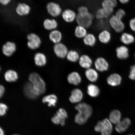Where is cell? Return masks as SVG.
<instances>
[{
  "instance_id": "25",
  "label": "cell",
  "mask_w": 135,
  "mask_h": 135,
  "mask_svg": "<svg viewBox=\"0 0 135 135\" xmlns=\"http://www.w3.org/2000/svg\"><path fill=\"white\" fill-rule=\"evenodd\" d=\"M23 90L25 95L29 98L35 99L37 97L34 92L33 84L30 82L25 84Z\"/></svg>"
},
{
  "instance_id": "33",
  "label": "cell",
  "mask_w": 135,
  "mask_h": 135,
  "mask_svg": "<svg viewBox=\"0 0 135 135\" xmlns=\"http://www.w3.org/2000/svg\"><path fill=\"white\" fill-rule=\"evenodd\" d=\"M5 80L8 82L16 81L18 79V75L17 73L13 70L7 71L4 75Z\"/></svg>"
},
{
  "instance_id": "22",
  "label": "cell",
  "mask_w": 135,
  "mask_h": 135,
  "mask_svg": "<svg viewBox=\"0 0 135 135\" xmlns=\"http://www.w3.org/2000/svg\"><path fill=\"white\" fill-rule=\"evenodd\" d=\"M120 40L124 45H129L134 43L135 38L134 35L131 33L124 32L121 35Z\"/></svg>"
},
{
  "instance_id": "27",
  "label": "cell",
  "mask_w": 135,
  "mask_h": 135,
  "mask_svg": "<svg viewBox=\"0 0 135 135\" xmlns=\"http://www.w3.org/2000/svg\"><path fill=\"white\" fill-rule=\"evenodd\" d=\"M85 75L88 80L91 82L96 81L98 78V74L97 72L92 68L87 69L85 72Z\"/></svg>"
},
{
  "instance_id": "46",
  "label": "cell",
  "mask_w": 135,
  "mask_h": 135,
  "mask_svg": "<svg viewBox=\"0 0 135 135\" xmlns=\"http://www.w3.org/2000/svg\"><path fill=\"white\" fill-rule=\"evenodd\" d=\"M0 70H1V68H0Z\"/></svg>"
},
{
  "instance_id": "14",
  "label": "cell",
  "mask_w": 135,
  "mask_h": 135,
  "mask_svg": "<svg viewBox=\"0 0 135 135\" xmlns=\"http://www.w3.org/2000/svg\"><path fill=\"white\" fill-rule=\"evenodd\" d=\"M94 65L97 70L100 72L107 70L109 67L108 63L105 59L99 57L96 60Z\"/></svg>"
},
{
  "instance_id": "24",
  "label": "cell",
  "mask_w": 135,
  "mask_h": 135,
  "mask_svg": "<svg viewBox=\"0 0 135 135\" xmlns=\"http://www.w3.org/2000/svg\"><path fill=\"white\" fill-rule=\"evenodd\" d=\"M43 26L45 29L52 31L56 29L58 26V23L54 19L47 18L44 21Z\"/></svg>"
},
{
  "instance_id": "18",
  "label": "cell",
  "mask_w": 135,
  "mask_h": 135,
  "mask_svg": "<svg viewBox=\"0 0 135 135\" xmlns=\"http://www.w3.org/2000/svg\"><path fill=\"white\" fill-rule=\"evenodd\" d=\"M107 83L112 86H116L120 85L122 81V78L117 74H112L108 78Z\"/></svg>"
},
{
  "instance_id": "32",
  "label": "cell",
  "mask_w": 135,
  "mask_h": 135,
  "mask_svg": "<svg viewBox=\"0 0 135 135\" xmlns=\"http://www.w3.org/2000/svg\"><path fill=\"white\" fill-rule=\"evenodd\" d=\"M87 33L86 28L78 25L76 27L75 30V35L77 38H83Z\"/></svg>"
},
{
  "instance_id": "11",
  "label": "cell",
  "mask_w": 135,
  "mask_h": 135,
  "mask_svg": "<svg viewBox=\"0 0 135 135\" xmlns=\"http://www.w3.org/2000/svg\"><path fill=\"white\" fill-rule=\"evenodd\" d=\"M114 11V9H107L102 7L99 8L96 12V18L99 20L106 19L112 16Z\"/></svg>"
},
{
  "instance_id": "4",
  "label": "cell",
  "mask_w": 135,
  "mask_h": 135,
  "mask_svg": "<svg viewBox=\"0 0 135 135\" xmlns=\"http://www.w3.org/2000/svg\"><path fill=\"white\" fill-rule=\"evenodd\" d=\"M109 23L111 27L118 33L122 32L125 28V25L122 20L113 15L109 18Z\"/></svg>"
},
{
  "instance_id": "28",
  "label": "cell",
  "mask_w": 135,
  "mask_h": 135,
  "mask_svg": "<svg viewBox=\"0 0 135 135\" xmlns=\"http://www.w3.org/2000/svg\"><path fill=\"white\" fill-rule=\"evenodd\" d=\"M84 45L87 46L92 47L95 45L97 38L94 35L91 33H88L83 38Z\"/></svg>"
},
{
  "instance_id": "47",
  "label": "cell",
  "mask_w": 135,
  "mask_h": 135,
  "mask_svg": "<svg viewBox=\"0 0 135 135\" xmlns=\"http://www.w3.org/2000/svg\"></svg>"
},
{
  "instance_id": "31",
  "label": "cell",
  "mask_w": 135,
  "mask_h": 135,
  "mask_svg": "<svg viewBox=\"0 0 135 135\" xmlns=\"http://www.w3.org/2000/svg\"><path fill=\"white\" fill-rule=\"evenodd\" d=\"M57 97L54 94H50L44 97L42 99V102L44 103H47L49 107L55 106L57 102Z\"/></svg>"
},
{
  "instance_id": "16",
  "label": "cell",
  "mask_w": 135,
  "mask_h": 135,
  "mask_svg": "<svg viewBox=\"0 0 135 135\" xmlns=\"http://www.w3.org/2000/svg\"><path fill=\"white\" fill-rule=\"evenodd\" d=\"M131 124V121L129 118H124L116 124L115 129L118 132L122 133L126 131Z\"/></svg>"
},
{
  "instance_id": "40",
  "label": "cell",
  "mask_w": 135,
  "mask_h": 135,
  "mask_svg": "<svg viewBox=\"0 0 135 135\" xmlns=\"http://www.w3.org/2000/svg\"><path fill=\"white\" fill-rule=\"evenodd\" d=\"M129 26L132 31L135 32V17L132 18L130 20Z\"/></svg>"
},
{
  "instance_id": "21",
  "label": "cell",
  "mask_w": 135,
  "mask_h": 135,
  "mask_svg": "<svg viewBox=\"0 0 135 135\" xmlns=\"http://www.w3.org/2000/svg\"><path fill=\"white\" fill-rule=\"evenodd\" d=\"M79 63L81 67L87 69L90 68L92 65V61L89 56L83 55L79 59Z\"/></svg>"
},
{
  "instance_id": "30",
  "label": "cell",
  "mask_w": 135,
  "mask_h": 135,
  "mask_svg": "<svg viewBox=\"0 0 135 135\" xmlns=\"http://www.w3.org/2000/svg\"><path fill=\"white\" fill-rule=\"evenodd\" d=\"M34 60L35 64L38 66H42L46 63V58L44 54L41 53H37L35 55Z\"/></svg>"
},
{
  "instance_id": "41",
  "label": "cell",
  "mask_w": 135,
  "mask_h": 135,
  "mask_svg": "<svg viewBox=\"0 0 135 135\" xmlns=\"http://www.w3.org/2000/svg\"><path fill=\"white\" fill-rule=\"evenodd\" d=\"M12 0H0V4L3 6H7L11 2Z\"/></svg>"
},
{
  "instance_id": "38",
  "label": "cell",
  "mask_w": 135,
  "mask_h": 135,
  "mask_svg": "<svg viewBox=\"0 0 135 135\" xmlns=\"http://www.w3.org/2000/svg\"><path fill=\"white\" fill-rule=\"evenodd\" d=\"M8 107L6 104L1 103H0V116L4 115L6 114Z\"/></svg>"
},
{
  "instance_id": "48",
  "label": "cell",
  "mask_w": 135,
  "mask_h": 135,
  "mask_svg": "<svg viewBox=\"0 0 135 135\" xmlns=\"http://www.w3.org/2000/svg\"></svg>"
},
{
  "instance_id": "12",
  "label": "cell",
  "mask_w": 135,
  "mask_h": 135,
  "mask_svg": "<svg viewBox=\"0 0 135 135\" xmlns=\"http://www.w3.org/2000/svg\"><path fill=\"white\" fill-rule=\"evenodd\" d=\"M62 18L67 23H71L75 21L77 14L75 11L70 9H66L62 12Z\"/></svg>"
},
{
  "instance_id": "35",
  "label": "cell",
  "mask_w": 135,
  "mask_h": 135,
  "mask_svg": "<svg viewBox=\"0 0 135 135\" xmlns=\"http://www.w3.org/2000/svg\"><path fill=\"white\" fill-rule=\"evenodd\" d=\"M66 57L69 61L73 62L77 61L80 58L78 53L76 51L74 50L69 51Z\"/></svg>"
},
{
  "instance_id": "9",
  "label": "cell",
  "mask_w": 135,
  "mask_h": 135,
  "mask_svg": "<svg viewBox=\"0 0 135 135\" xmlns=\"http://www.w3.org/2000/svg\"><path fill=\"white\" fill-rule=\"evenodd\" d=\"M54 51L57 57L62 59L66 57L69 51L66 46L61 42L55 44L54 46Z\"/></svg>"
},
{
  "instance_id": "15",
  "label": "cell",
  "mask_w": 135,
  "mask_h": 135,
  "mask_svg": "<svg viewBox=\"0 0 135 135\" xmlns=\"http://www.w3.org/2000/svg\"><path fill=\"white\" fill-rule=\"evenodd\" d=\"M83 97V93L79 89H75L73 90L69 100L72 103H76L80 102Z\"/></svg>"
},
{
  "instance_id": "23",
  "label": "cell",
  "mask_w": 135,
  "mask_h": 135,
  "mask_svg": "<svg viewBox=\"0 0 135 135\" xmlns=\"http://www.w3.org/2000/svg\"><path fill=\"white\" fill-rule=\"evenodd\" d=\"M111 38V34L109 30H104L101 31L98 35L99 40L101 43L107 44L110 41Z\"/></svg>"
},
{
  "instance_id": "20",
  "label": "cell",
  "mask_w": 135,
  "mask_h": 135,
  "mask_svg": "<svg viewBox=\"0 0 135 135\" xmlns=\"http://www.w3.org/2000/svg\"><path fill=\"white\" fill-rule=\"evenodd\" d=\"M62 37L63 36L61 32L56 29L51 31L49 35L50 40L55 44L60 43Z\"/></svg>"
},
{
  "instance_id": "29",
  "label": "cell",
  "mask_w": 135,
  "mask_h": 135,
  "mask_svg": "<svg viewBox=\"0 0 135 135\" xmlns=\"http://www.w3.org/2000/svg\"><path fill=\"white\" fill-rule=\"evenodd\" d=\"M87 93L91 97H98L100 93V90L97 85L93 84H89L87 87Z\"/></svg>"
},
{
  "instance_id": "10",
  "label": "cell",
  "mask_w": 135,
  "mask_h": 135,
  "mask_svg": "<svg viewBox=\"0 0 135 135\" xmlns=\"http://www.w3.org/2000/svg\"><path fill=\"white\" fill-rule=\"evenodd\" d=\"M16 46L14 42L8 41L3 45L2 51L3 54L6 56H11L16 51Z\"/></svg>"
},
{
  "instance_id": "37",
  "label": "cell",
  "mask_w": 135,
  "mask_h": 135,
  "mask_svg": "<svg viewBox=\"0 0 135 135\" xmlns=\"http://www.w3.org/2000/svg\"><path fill=\"white\" fill-rule=\"evenodd\" d=\"M126 13L125 11L122 8H119L116 12L115 15L117 17L122 20L124 17L126 16Z\"/></svg>"
},
{
  "instance_id": "44",
  "label": "cell",
  "mask_w": 135,
  "mask_h": 135,
  "mask_svg": "<svg viewBox=\"0 0 135 135\" xmlns=\"http://www.w3.org/2000/svg\"><path fill=\"white\" fill-rule=\"evenodd\" d=\"M0 135H4V131L1 127H0Z\"/></svg>"
},
{
  "instance_id": "19",
  "label": "cell",
  "mask_w": 135,
  "mask_h": 135,
  "mask_svg": "<svg viewBox=\"0 0 135 135\" xmlns=\"http://www.w3.org/2000/svg\"><path fill=\"white\" fill-rule=\"evenodd\" d=\"M67 80L70 84L77 85L80 83L81 78L78 73L73 72L71 73L68 76Z\"/></svg>"
},
{
  "instance_id": "36",
  "label": "cell",
  "mask_w": 135,
  "mask_h": 135,
  "mask_svg": "<svg viewBox=\"0 0 135 135\" xmlns=\"http://www.w3.org/2000/svg\"><path fill=\"white\" fill-rule=\"evenodd\" d=\"M88 119L77 113L75 117V121L77 124L80 125L85 124L87 122Z\"/></svg>"
},
{
  "instance_id": "8",
  "label": "cell",
  "mask_w": 135,
  "mask_h": 135,
  "mask_svg": "<svg viewBox=\"0 0 135 135\" xmlns=\"http://www.w3.org/2000/svg\"><path fill=\"white\" fill-rule=\"evenodd\" d=\"M46 9L49 14L54 17L60 16L62 12L60 5L54 2L49 3L47 5Z\"/></svg>"
},
{
  "instance_id": "43",
  "label": "cell",
  "mask_w": 135,
  "mask_h": 135,
  "mask_svg": "<svg viewBox=\"0 0 135 135\" xmlns=\"http://www.w3.org/2000/svg\"><path fill=\"white\" fill-rule=\"evenodd\" d=\"M130 0H118L120 3L122 4H126L129 2Z\"/></svg>"
},
{
  "instance_id": "34",
  "label": "cell",
  "mask_w": 135,
  "mask_h": 135,
  "mask_svg": "<svg viewBox=\"0 0 135 135\" xmlns=\"http://www.w3.org/2000/svg\"><path fill=\"white\" fill-rule=\"evenodd\" d=\"M117 4V0H103L101 4L102 8L113 9H114Z\"/></svg>"
},
{
  "instance_id": "26",
  "label": "cell",
  "mask_w": 135,
  "mask_h": 135,
  "mask_svg": "<svg viewBox=\"0 0 135 135\" xmlns=\"http://www.w3.org/2000/svg\"><path fill=\"white\" fill-rule=\"evenodd\" d=\"M121 118L120 112L117 110H114L110 114L109 120L111 123L116 124L121 120Z\"/></svg>"
},
{
  "instance_id": "5",
  "label": "cell",
  "mask_w": 135,
  "mask_h": 135,
  "mask_svg": "<svg viewBox=\"0 0 135 135\" xmlns=\"http://www.w3.org/2000/svg\"><path fill=\"white\" fill-rule=\"evenodd\" d=\"M28 41L27 45L30 49L34 50L39 48L41 43V40L40 37L36 33H30L27 35Z\"/></svg>"
},
{
  "instance_id": "7",
  "label": "cell",
  "mask_w": 135,
  "mask_h": 135,
  "mask_svg": "<svg viewBox=\"0 0 135 135\" xmlns=\"http://www.w3.org/2000/svg\"><path fill=\"white\" fill-rule=\"evenodd\" d=\"M68 117L66 111L65 109L60 108L52 117V121L54 124H60L62 126L65 125V119Z\"/></svg>"
},
{
  "instance_id": "1",
  "label": "cell",
  "mask_w": 135,
  "mask_h": 135,
  "mask_svg": "<svg viewBox=\"0 0 135 135\" xmlns=\"http://www.w3.org/2000/svg\"><path fill=\"white\" fill-rule=\"evenodd\" d=\"M94 18V15L89 12L87 7L81 6L78 8L76 21L78 25L83 26L87 29L92 25Z\"/></svg>"
},
{
  "instance_id": "3",
  "label": "cell",
  "mask_w": 135,
  "mask_h": 135,
  "mask_svg": "<svg viewBox=\"0 0 135 135\" xmlns=\"http://www.w3.org/2000/svg\"><path fill=\"white\" fill-rule=\"evenodd\" d=\"M94 130L98 132H100L101 135H111L113 131V126L109 119H104L98 122Z\"/></svg>"
},
{
  "instance_id": "45",
  "label": "cell",
  "mask_w": 135,
  "mask_h": 135,
  "mask_svg": "<svg viewBox=\"0 0 135 135\" xmlns=\"http://www.w3.org/2000/svg\"><path fill=\"white\" fill-rule=\"evenodd\" d=\"M134 57H135V54H134Z\"/></svg>"
},
{
  "instance_id": "6",
  "label": "cell",
  "mask_w": 135,
  "mask_h": 135,
  "mask_svg": "<svg viewBox=\"0 0 135 135\" xmlns=\"http://www.w3.org/2000/svg\"><path fill=\"white\" fill-rule=\"evenodd\" d=\"M75 109L78 111L79 114L89 119L93 113L92 107L85 103H81L75 106Z\"/></svg>"
},
{
  "instance_id": "42",
  "label": "cell",
  "mask_w": 135,
  "mask_h": 135,
  "mask_svg": "<svg viewBox=\"0 0 135 135\" xmlns=\"http://www.w3.org/2000/svg\"><path fill=\"white\" fill-rule=\"evenodd\" d=\"M5 91L4 87L3 86L0 85V98L2 97Z\"/></svg>"
},
{
  "instance_id": "39",
  "label": "cell",
  "mask_w": 135,
  "mask_h": 135,
  "mask_svg": "<svg viewBox=\"0 0 135 135\" xmlns=\"http://www.w3.org/2000/svg\"><path fill=\"white\" fill-rule=\"evenodd\" d=\"M129 77L131 80H135V65L131 67Z\"/></svg>"
},
{
  "instance_id": "17",
  "label": "cell",
  "mask_w": 135,
  "mask_h": 135,
  "mask_svg": "<svg viewBox=\"0 0 135 135\" xmlns=\"http://www.w3.org/2000/svg\"><path fill=\"white\" fill-rule=\"evenodd\" d=\"M116 52L117 58L121 60H125L129 57V49L125 45H122L117 47Z\"/></svg>"
},
{
  "instance_id": "13",
  "label": "cell",
  "mask_w": 135,
  "mask_h": 135,
  "mask_svg": "<svg viewBox=\"0 0 135 135\" xmlns=\"http://www.w3.org/2000/svg\"><path fill=\"white\" fill-rule=\"evenodd\" d=\"M31 8L29 5L25 3H20L16 7V12L18 16H23L29 14Z\"/></svg>"
},
{
  "instance_id": "2",
  "label": "cell",
  "mask_w": 135,
  "mask_h": 135,
  "mask_svg": "<svg viewBox=\"0 0 135 135\" xmlns=\"http://www.w3.org/2000/svg\"><path fill=\"white\" fill-rule=\"evenodd\" d=\"M28 79L33 84L34 92L35 95L38 97L45 92L46 90L45 83L38 74L35 73H31Z\"/></svg>"
}]
</instances>
